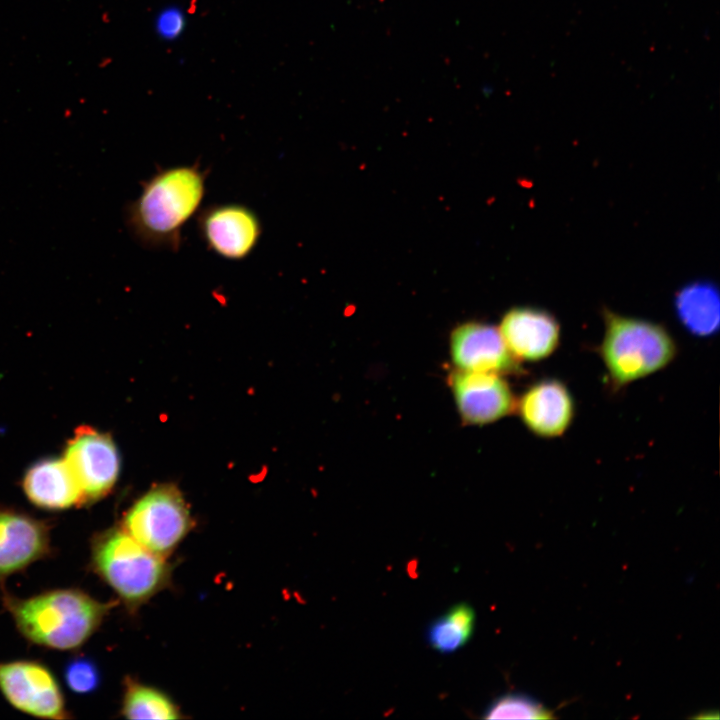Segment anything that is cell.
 <instances>
[{
    "instance_id": "cell-15",
    "label": "cell",
    "mask_w": 720,
    "mask_h": 720,
    "mask_svg": "<svg viewBox=\"0 0 720 720\" xmlns=\"http://www.w3.org/2000/svg\"><path fill=\"white\" fill-rule=\"evenodd\" d=\"M674 310L680 324L695 337H711L720 325V294L710 281L683 286L675 295Z\"/></svg>"
},
{
    "instance_id": "cell-5",
    "label": "cell",
    "mask_w": 720,
    "mask_h": 720,
    "mask_svg": "<svg viewBox=\"0 0 720 720\" xmlns=\"http://www.w3.org/2000/svg\"><path fill=\"white\" fill-rule=\"evenodd\" d=\"M120 527L150 551L168 558L191 532L194 520L180 490L162 484L128 509Z\"/></svg>"
},
{
    "instance_id": "cell-17",
    "label": "cell",
    "mask_w": 720,
    "mask_h": 720,
    "mask_svg": "<svg viewBox=\"0 0 720 720\" xmlns=\"http://www.w3.org/2000/svg\"><path fill=\"white\" fill-rule=\"evenodd\" d=\"M485 719H550L552 713L535 699L523 694H506L485 710Z\"/></svg>"
},
{
    "instance_id": "cell-19",
    "label": "cell",
    "mask_w": 720,
    "mask_h": 720,
    "mask_svg": "<svg viewBox=\"0 0 720 720\" xmlns=\"http://www.w3.org/2000/svg\"><path fill=\"white\" fill-rule=\"evenodd\" d=\"M471 636L472 633L458 625L446 613L433 620L426 629V640L430 647L444 654L463 647Z\"/></svg>"
},
{
    "instance_id": "cell-7",
    "label": "cell",
    "mask_w": 720,
    "mask_h": 720,
    "mask_svg": "<svg viewBox=\"0 0 720 720\" xmlns=\"http://www.w3.org/2000/svg\"><path fill=\"white\" fill-rule=\"evenodd\" d=\"M64 461L81 489L84 502L106 496L119 476L120 460L111 438L80 427L69 441Z\"/></svg>"
},
{
    "instance_id": "cell-8",
    "label": "cell",
    "mask_w": 720,
    "mask_h": 720,
    "mask_svg": "<svg viewBox=\"0 0 720 720\" xmlns=\"http://www.w3.org/2000/svg\"><path fill=\"white\" fill-rule=\"evenodd\" d=\"M198 229L206 247L230 261L246 259L257 247L263 230L257 214L240 203L206 207L199 213Z\"/></svg>"
},
{
    "instance_id": "cell-9",
    "label": "cell",
    "mask_w": 720,
    "mask_h": 720,
    "mask_svg": "<svg viewBox=\"0 0 720 720\" xmlns=\"http://www.w3.org/2000/svg\"><path fill=\"white\" fill-rule=\"evenodd\" d=\"M450 385L460 416L466 423L483 425L509 415L516 399L500 374L457 370Z\"/></svg>"
},
{
    "instance_id": "cell-6",
    "label": "cell",
    "mask_w": 720,
    "mask_h": 720,
    "mask_svg": "<svg viewBox=\"0 0 720 720\" xmlns=\"http://www.w3.org/2000/svg\"><path fill=\"white\" fill-rule=\"evenodd\" d=\"M0 692L12 707L30 716L52 720L72 717L56 676L40 661L0 662Z\"/></svg>"
},
{
    "instance_id": "cell-13",
    "label": "cell",
    "mask_w": 720,
    "mask_h": 720,
    "mask_svg": "<svg viewBox=\"0 0 720 720\" xmlns=\"http://www.w3.org/2000/svg\"><path fill=\"white\" fill-rule=\"evenodd\" d=\"M51 553L50 527L24 513L0 510V590L5 579Z\"/></svg>"
},
{
    "instance_id": "cell-18",
    "label": "cell",
    "mask_w": 720,
    "mask_h": 720,
    "mask_svg": "<svg viewBox=\"0 0 720 720\" xmlns=\"http://www.w3.org/2000/svg\"><path fill=\"white\" fill-rule=\"evenodd\" d=\"M63 676L69 690L78 695L95 692L102 681L101 671L96 661L83 654L76 655L66 662Z\"/></svg>"
},
{
    "instance_id": "cell-10",
    "label": "cell",
    "mask_w": 720,
    "mask_h": 720,
    "mask_svg": "<svg viewBox=\"0 0 720 720\" xmlns=\"http://www.w3.org/2000/svg\"><path fill=\"white\" fill-rule=\"evenodd\" d=\"M515 409L525 427L542 438L562 436L575 417L574 398L567 385L556 378L532 383L516 401Z\"/></svg>"
},
{
    "instance_id": "cell-16",
    "label": "cell",
    "mask_w": 720,
    "mask_h": 720,
    "mask_svg": "<svg viewBox=\"0 0 720 720\" xmlns=\"http://www.w3.org/2000/svg\"><path fill=\"white\" fill-rule=\"evenodd\" d=\"M120 714L127 719H182L175 701L164 691L126 676L123 680Z\"/></svg>"
},
{
    "instance_id": "cell-2",
    "label": "cell",
    "mask_w": 720,
    "mask_h": 720,
    "mask_svg": "<svg viewBox=\"0 0 720 720\" xmlns=\"http://www.w3.org/2000/svg\"><path fill=\"white\" fill-rule=\"evenodd\" d=\"M2 603L17 630L29 642L60 651L84 645L118 602H102L76 588H62L19 598L0 590Z\"/></svg>"
},
{
    "instance_id": "cell-14",
    "label": "cell",
    "mask_w": 720,
    "mask_h": 720,
    "mask_svg": "<svg viewBox=\"0 0 720 720\" xmlns=\"http://www.w3.org/2000/svg\"><path fill=\"white\" fill-rule=\"evenodd\" d=\"M23 488L27 498L46 510H64L84 503L83 495L64 459H46L26 473Z\"/></svg>"
},
{
    "instance_id": "cell-1",
    "label": "cell",
    "mask_w": 720,
    "mask_h": 720,
    "mask_svg": "<svg viewBox=\"0 0 720 720\" xmlns=\"http://www.w3.org/2000/svg\"><path fill=\"white\" fill-rule=\"evenodd\" d=\"M206 179L207 170L198 162L158 169L126 208V225L134 239L148 249L178 251L183 228L205 197Z\"/></svg>"
},
{
    "instance_id": "cell-12",
    "label": "cell",
    "mask_w": 720,
    "mask_h": 720,
    "mask_svg": "<svg viewBox=\"0 0 720 720\" xmlns=\"http://www.w3.org/2000/svg\"><path fill=\"white\" fill-rule=\"evenodd\" d=\"M500 334L518 361L537 362L551 356L560 344L561 328L550 312L535 307H514L500 323Z\"/></svg>"
},
{
    "instance_id": "cell-3",
    "label": "cell",
    "mask_w": 720,
    "mask_h": 720,
    "mask_svg": "<svg viewBox=\"0 0 720 720\" xmlns=\"http://www.w3.org/2000/svg\"><path fill=\"white\" fill-rule=\"evenodd\" d=\"M90 567L130 614L172 583L168 558L150 551L120 526L92 537Z\"/></svg>"
},
{
    "instance_id": "cell-20",
    "label": "cell",
    "mask_w": 720,
    "mask_h": 720,
    "mask_svg": "<svg viewBox=\"0 0 720 720\" xmlns=\"http://www.w3.org/2000/svg\"><path fill=\"white\" fill-rule=\"evenodd\" d=\"M184 26V14L177 7L162 10L156 19V31L163 39L177 38L183 32Z\"/></svg>"
},
{
    "instance_id": "cell-11",
    "label": "cell",
    "mask_w": 720,
    "mask_h": 720,
    "mask_svg": "<svg viewBox=\"0 0 720 720\" xmlns=\"http://www.w3.org/2000/svg\"><path fill=\"white\" fill-rule=\"evenodd\" d=\"M450 353L459 370L496 374L520 371L499 329L481 322L456 327L450 337Z\"/></svg>"
},
{
    "instance_id": "cell-4",
    "label": "cell",
    "mask_w": 720,
    "mask_h": 720,
    "mask_svg": "<svg viewBox=\"0 0 720 720\" xmlns=\"http://www.w3.org/2000/svg\"><path fill=\"white\" fill-rule=\"evenodd\" d=\"M604 324L599 352L614 388L658 372L677 355L674 338L658 323L605 310Z\"/></svg>"
}]
</instances>
